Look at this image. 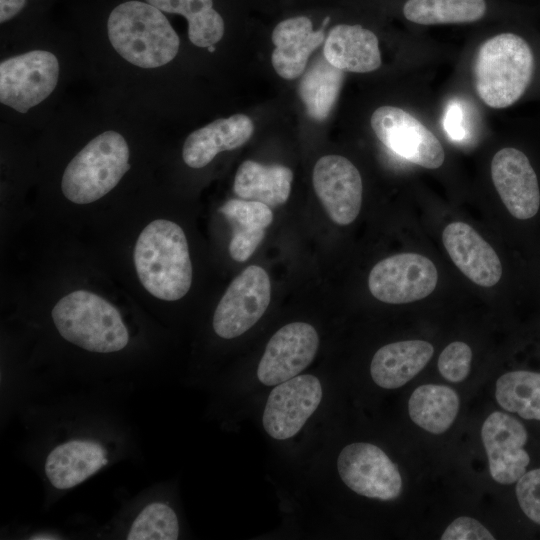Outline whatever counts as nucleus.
Returning <instances> with one entry per match:
<instances>
[{"label": "nucleus", "mask_w": 540, "mask_h": 540, "mask_svg": "<svg viewBox=\"0 0 540 540\" xmlns=\"http://www.w3.org/2000/svg\"><path fill=\"white\" fill-rule=\"evenodd\" d=\"M138 278L154 297L176 301L192 283V264L183 229L173 221L157 219L140 233L133 253Z\"/></svg>", "instance_id": "nucleus-1"}, {"label": "nucleus", "mask_w": 540, "mask_h": 540, "mask_svg": "<svg viewBox=\"0 0 540 540\" xmlns=\"http://www.w3.org/2000/svg\"><path fill=\"white\" fill-rule=\"evenodd\" d=\"M107 34L117 54L144 69L168 64L179 51V36L164 12L145 1L116 5L107 18Z\"/></svg>", "instance_id": "nucleus-2"}, {"label": "nucleus", "mask_w": 540, "mask_h": 540, "mask_svg": "<svg viewBox=\"0 0 540 540\" xmlns=\"http://www.w3.org/2000/svg\"><path fill=\"white\" fill-rule=\"evenodd\" d=\"M534 67L533 52L521 36L514 33L497 34L487 39L476 54V92L491 108L511 106L525 93Z\"/></svg>", "instance_id": "nucleus-3"}, {"label": "nucleus", "mask_w": 540, "mask_h": 540, "mask_svg": "<svg viewBox=\"0 0 540 540\" xmlns=\"http://www.w3.org/2000/svg\"><path fill=\"white\" fill-rule=\"evenodd\" d=\"M51 316L59 334L84 350L112 353L128 344L129 333L119 311L93 292L77 290L65 295Z\"/></svg>", "instance_id": "nucleus-4"}, {"label": "nucleus", "mask_w": 540, "mask_h": 540, "mask_svg": "<svg viewBox=\"0 0 540 540\" xmlns=\"http://www.w3.org/2000/svg\"><path fill=\"white\" fill-rule=\"evenodd\" d=\"M130 150L119 132L109 130L90 140L68 163L63 195L76 204L92 203L109 193L130 169Z\"/></svg>", "instance_id": "nucleus-5"}, {"label": "nucleus", "mask_w": 540, "mask_h": 540, "mask_svg": "<svg viewBox=\"0 0 540 540\" xmlns=\"http://www.w3.org/2000/svg\"><path fill=\"white\" fill-rule=\"evenodd\" d=\"M59 74V61L47 50H32L2 60L0 102L26 113L52 94Z\"/></svg>", "instance_id": "nucleus-6"}, {"label": "nucleus", "mask_w": 540, "mask_h": 540, "mask_svg": "<svg viewBox=\"0 0 540 540\" xmlns=\"http://www.w3.org/2000/svg\"><path fill=\"white\" fill-rule=\"evenodd\" d=\"M342 482L358 495L392 501L402 492L398 466L378 446L368 442L346 445L337 457Z\"/></svg>", "instance_id": "nucleus-7"}, {"label": "nucleus", "mask_w": 540, "mask_h": 540, "mask_svg": "<svg viewBox=\"0 0 540 540\" xmlns=\"http://www.w3.org/2000/svg\"><path fill=\"white\" fill-rule=\"evenodd\" d=\"M271 285L260 266L245 268L228 286L213 315V329L223 339L241 336L263 316L270 303Z\"/></svg>", "instance_id": "nucleus-8"}, {"label": "nucleus", "mask_w": 540, "mask_h": 540, "mask_svg": "<svg viewBox=\"0 0 540 540\" xmlns=\"http://www.w3.org/2000/svg\"><path fill=\"white\" fill-rule=\"evenodd\" d=\"M438 271L427 257L400 253L379 261L370 271L368 287L381 302L404 304L421 300L437 286Z\"/></svg>", "instance_id": "nucleus-9"}, {"label": "nucleus", "mask_w": 540, "mask_h": 540, "mask_svg": "<svg viewBox=\"0 0 540 540\" xmlns=\"http://www.w3.org/2000/svg\"><path fill=\"white\" fill-rule=\"evenodd\" d=\"M322 398V383L312 374H299L275 385L262 413L265 432L278 441L293 438L318 409Z\"/></svg>", "instance_id": "nucleus-10"}, {"label": "nucleus", "mask_w": 540, "mask_h": 540, "mask_svg": "<svg viewBox=\"0 0 540 540\" xmlns=\"http://www.w3.org/2000/svg\"><path fill=\"white\" fill-rule=\"evenodd\" d=\"M377 138L389 149L413 164L439 168L445 160L438 138L417 118L394 106H381L371 116Z\"/></svg>", "instance_id": "nucleus-11"}, {"label": "nucleus", "mask_w": 540, "mask_h": 540, "mask_svg": "<svg viewBox=\"0 0 540 540\" xmlns=\"http://www.w3.org/2000/svg\"><path fill=\"white\" fill-rule=\"evenodd\" d=\"M319 347L316 329L306 322L282 326L269 339L257 366V379L275 386L299 375L314 360Z\"/></svg>", "instance_id": "nucleus-12"}, {"label": "nucleus", "mask_w": 540, "mask_h": 540, "mask_svg": "<svg viewBox=\"0 0 540 540\" xmlns=\"http://www.w3.org/2000/svg\"><path fill=\"white\" fill-rule=\"evenodd\" d=\"M313 187L331 220L349 225L358 216L363 185L358 169L340 155L321 157L313 169Z\"/></svg>", "instance_id": "nucleus-13"}, {"label": "nucleus", "mask_w": 540, "mask_h": 540, "mask_svg": "<svg viewBox=\"0 0 540 540\" xmlns=\"http://www.w3.org/2000/svg\"><path fill=\"white\" fill-rule=\"evenodd\" d=\"M481 438L493 480L503 485L517 482L530 462L524 449L528 440L524 425L506 413L495 411L484 421Z\"/></svg>", "instance_id": "nucleus-14"}, {"label": "nucleus", "mask_w": 540, "mask_h": 540, "mask_svg": "<svg viewBox=\"0 0 540 540\" xmlns=\"http://www.w3.org/2000/svg\"><path fill=\"white\" fill-rule=\"evenodd\" d=\"M493 184L509 213L519 219L534 217L540 207V189L528 157L520 150L506 147L491 162Z\"/></svg>", "instance_id": "nucleus-15"}, {"label": "nucleus", "mask_w": 540, "mask_h": 540, "mask_svg": "<svg viewBox=\"0 0 540 540\" xmlns=\"http://www.w3.org/2000/svg\"><path fill=\"white\" fill-rule=\"evenodd\" d=\"M442 241L455 266L475 284L492 287L499 282L502 265L497 253L469 224H448Z\"/></svg>", "instance_id": "nucleus-16"}, {"label": "nucleus", "mask_w": 540, "mask_h": 540, "mask_svg": "<svg viewBox=\"0 0 540 540\" xmlns=\"http://www.w3.org/2000/svg\"><path fill=\"white\" fill-rule=\"evenodd\" d=\"M324 21L321 29L314 31L311 20L305 16H297L281 21L272 32L275 46L271 61L276 73L286 80L301 76L307 66L312 52L324 39Z\"/></svg>", "instance_id": "nucleus-17"}, {"label": "nucleus", "mask_w": 540, "mask_h": 540, "mask_svg": "<svg viewBox=\"0 0 540 540\" xmlns=\"http://www.w3.org/2000/svg\"><path fill=\"white\" fill-rule=\"evenodd\" d=\"M253 132V121L245 114L217 119L188 135L183 145L182 158L187 166L202 168L218 153L245 144Z\"/></svg>", "instance_id": "nucleus-18"}, {"label": "nucleus", "mask_w": 540, "mask_h": 540, "mask_svg": "<svg viewBox=\"0 0 540 540\" xmlns=\"http://www.w3.org/2000/svg\"><path fill=\"white\" fill-rule=\"evenodd\" d=\"M323 55L344 72L368 73L381 65L378 38L361 25L334 26L325 38Z\"/></svg>", "instance_id": "nucleus-19"}, {"label": "nucleus", "mask_w": 540, "mask_h": 540, "mask_svg": "<svg viewBox=\"0 0 540 540\" xmlns=\"http://www.w3.org/2000/svg\"><path fill=\"white\" fill-rule=\"evenodd\" d=\"M107 451L99 443L71 440L55 447L45 461V474L57 489L75 487L108 463Z\"/></svg>", "instance_id": "nucleus-20"}, {"label": "nucleus", "mask_w": 540, "mask_h": 540, "mask_svg": "<svg viewBox=\"0 0 540 540\" xmlns=\"http://www.w3.org/2000/svg\"><path fill=\"white\" fill-rule=\"evenodd\" d=\"M432 344L423 340H406L378 349L370 364L371 378L384 389H397L414 378L433 356Z\"/></svg>", "instance_id": "nucleus-21"}, {"label": "nucleus", "mask_w": 540, "mask_h": 540, "mask_svg": "<svg viewBox=\"0 0 540 540\" xmlns=\"http://www.w3.org/2000/svg\"><path fill=\"white\" fill-rule=\"evenodd\" d=\"M220 212L233 228L229 243L230 256L237 262L248 260L273 220L271 208L258 201L230 199L221 206Z\"/></svg>", "instance_id": "nucleus-22"}, {"label": "nucleus", "mask_w": 540, "mask_h": 540, "mask_svg": "<svg viewBox=\"0 0 540 540\" xmlns=\"http://www.w3.org/2000/svg\"><path fill=\"white\" fill-rule=\"evenodd\" d=\"M292 180L293 173L286 166L246 160L236 172L233 189L241 199L276 207L288 200Z\"/></svg>", "instance_id": "nucleus-23"}, {"label": "nucleus", "mask_w": 540, "mask_h": 540, "mask_svg": "<svg viewBox=\"0 0 540 540\" xmlns=\"http://www.w3.org/2000/svg\"><path fill=\"white\" fill-rule=\"evenodd\" d=\"M344 71L333 66L325 57L318 56L302 74L298 94L310 118L324 121L339 97Z\"/></svg>", "instance_id": "nucleus-24"}, {"label": "nucleus", "mask_w": 540, "mask_h": 540, "mask_svg": "<svg viewBox=\"0 0 540 540\" xmlns=\"http://www.w3.org/2000/svg\"><path fill=\"white\" fill-rule=\"evenodd\" d=\"M459 397L450 387L425 384L417 387L408 401L411 420L433 434L449 429L459 411Z\"/></svg>", "instance_id": "nucleus-25"}, {"label": "nucleus", "mask_w": 540, "mask_h": 540, "mask_svg": "<svg viewBox=\"0 0 540 540\" xmlns=\"http://www.w3.org/2000/svg\"><path fill=\"white\" fill-rule=\"evenodd\" d=\"M165 13L178 14L188 22L192 44L209 48L219 42L225 30L224 20L214 9L213 0H144Z\"/></svg>", "instance_id": "nucleus-26"}, {"label": "nucleus", "mask_w": 540, "mask_h": 540, "mask_svg": "<svg viewBox=\"0 0 540 540\" xmlns=\"http://www.w3.org/2000/svg\"><path fill=\"white\" fill-rule=\"evenodd\" d=\"M487 0H406L402 14L419 25L465 24L483 19Z\"/></svg>", "instance_id": "nucleus-27"}, {"label": "nucleus", "mask_w": 540, "mask_h": 540, "mask_svg": "<svg viewBox=\"0 0 540 540\" xmlns=\"http://www.w3.org/2000/svg\"><path fill=\"white\" fill-rule=\"evenodd\" d=\"M495 397L506 411L529 420H540V373L517 370L500 376Z\"/></svg>", "instance_id": "nucleus-28"}, {"label": "nucleus", "mask_w": 540, "mask_h": 540, "mask_svg": "<svg viewBox=\"0 0 540 540\" xmlns=\"http://www.w3.org/2000/svg\"><path fill=\"white\" fill-rule=\"evenodd\" d=\"M179 537V521L167 504L146 505L134 519L127 534L128 540H175Z\"/></svg>", "instance_id": "nucleus-29"}, {"label": "nucleus", "mask_w": 540, "mask_h": 540, "mask_svg": "<svg viewBox=\"0 0 540 540\" xmlns=\"http://www.w3.org/2000/svg\"><path fill=\"white\" fill-rule=\"evenodd\" d=\"M472 350L468 344L455 341L447 345L438 358V370L449 382L459 383L470 372Z\"/></svg>", "instance_id": "nucleus-30"}, {"label": "nucleus", "mask_w": 540, "mask_h": 540, "mask_svg": "<svg viewBox=\"0 0 540 540\" xmlns=\"http://www.w3.org/2000/svg\"><path fill=\"white\" fill-rule=\"evenodd\" d=\"M516 497L524 514L540 525V468L525 472L518 479Z\"/></svg>", "instance_id": "nucleus-31"}, {"label": "nucleus", "mask_w": 540, "mask_h": 540, "mask_svg": "<svg viewBox=\"0 0 540 540\" xmlns=\"http://www.w3.org/2000/svg\"><path fill=\"white\" fill-rule=\"evenodd\" d=\"M442 540H493L494 536L479 521L462 516L455 519L443 532Z\"/></svg>", "instance_id": "nucleus-32"}, {"label": "nucleus", "mask_w": 540, "mask_h": 540, "mask_svg": "<svg viewBox=\"0 0 540 540\" xmlns=\"http://www.w3.org/2000/svg\"><path fill=\"white\" fill-rule=\"evenodd\" d=\"M444 128L453 140H462L466 130L464 126V114L459 104L452 102L445 114Z\"/></svg>", "instance_id": "nucleus-33"}, {"label": "nucleus", "mask_w": 540, "mask_h": 540, "mask_svg": "<svg viewBox=\"0 0 540 540\" xmlns=\"http://www.w3.org/2000/svg\"><path fill=\"white\" fill-rule=\"evenodd\" d=\"M27 0H0V22L12 20L26 6Z\"/></svg>", "instance_id": "nucleus-34"}, {"label": "nucleus", "mask_w": 540, "mask_h": 540, "mask_svg": "<svg viewBox=\"0 0 540 540\" xmlns=\"http://www.w3.org/2000/svg\"><path fill=\"white\" fill-rule=\"evenodd\" d=\"M30 539H35V540H46V539H59L58 536H55V535H52V534H36L32 537H30Z\"/></svg>", "instance_id": "nucleus-35"}]
</instances>
